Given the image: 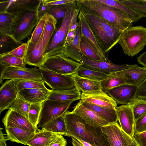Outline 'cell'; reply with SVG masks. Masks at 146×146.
Listing matches in <instances>:
<instances>
[{"instance_id":"f1b7e54d","label":"cell","mask_w":146,"mask_h":146,"mask_svg":"<svg viewBox=\"0 0 146 146\" xmlns=\"http://www.w3.org/2000/svg\"><path fill=\"white\" fill-rule=\"evenodd\" d=\"M70 3L53 6L44 5L41 3L38 11L39 19L47 13L53 17L57 21L62 20L66 15Z\"/></svg>"},{"instance_id":"f35d334b","label":"cell","mask_w":146,"mask_h":146,"mask_svg":"<svg viewBox=\"0 0 146 146\" xmlns=\"http://www.w3.org/2000/svg\"><path fill=\"white\" fill-rule=\"evenodd\" d=\"M31 104L26 101L19 95L9 108L29 119V113Z\"/></svg>"},{"instance_id":"e0dca14e","label":"cell","mask_w":146,"mask_h":146,"mask_svg":"<svg viewBox=\"0 0 146 146\" xmlns=\"http://www.w3.org/2000/svg\"><path fill=\"white\" fill-rule=\"evenodd\" d=\"M110 75L121 78L125 84L139 87L146 78V68L137 66Z\"/></svg>"},{"instance_id":"8fae6325","label":"cell","mask_w":146,"mask_h":146,"mask_svg":"<svg viewBox=\"0 0 146 146\" xmlns=\"http://www.w3.org/2000/svg\"><path fill=\"white\" fill-rule=\"evenodd\" d=\"M110 146H134V139L125 133L117 122L102 127Z\"/></svg>"},{"instance_id":"ac0fdd59","label":"cell","mask_w":146,"mask_h":146,"mask_svg":"<svg viewBox=\"0 0 146 146\" xmlns=\"http://www.w3.org/2000/svg\"><path fill=\"white\" fill-rule=\"evenodd\" d=\"M19 95L18 92L13 80H8L0 89V113L9 109Z\"/></svg>"},{"instance_id":"9c48e42d","label":"cell","mask_w":146,"mask_h":146,"mask_svg":"<svg viewBox=\"0 0 146 146\" xmlns=\"http://www.w3.org/2000/svg\"><path fill=\"white\" fill-rule=\"evenodd\" d=\"M75 100L61 101L47 100L42 103L37 128H42L53 120L64 115Z\"/></svg>"},{"instance_id":"277c9868","label":"cell","mask_w":146,"mask_h":146,"mask_svg":"<svg viewBox=\"0 0 146 146\" xmlns=\"http://www.w3.org/2000/svg\"><path fill=\"white\" fill-rule=\"evenodd\" d=\"M84 15L103 51L107 52L117 44L123 32L97 16Z\"/></svg>"},{"instance_id":"ffe728a7","label":"cell","mask_w":146,"mask_h":146,"mask_svg":"<svg viewBox=\"0 0 146 146\" xmlns=\"http://www.w3.org/2000/svg\"><path fill=\"white\" fill-rule=\"evenodd\" d=\"M80 99L88 103L96 106L109 107H117L116 102L103 91L98 93H81Z\"/></svg>"},{"instance_id":"7402d4cb","label":"cell","mask_w":146,"mask_h":146,"mask_svg":"<svg viewBox=\"0 0 146 146\" xmlns=\"http://www.w3.org/2000/svg\"><path fill=\"white\" fill-rule=\"evenodd\" d=\"M81 36V25L79 21L74 38L71 43L65 45L63 53L67 57L81 64L83 55L80 48Z\"/></svg>"},{"instance_id":"d590c367","label":"cell","mask_w":146,"mask_h":146,"mask_svg":"<svg viewBox=\"0 0 146 146\" xmlns=\"http://www.w3.org/2000/svg\"><path fill=\"white\" fill-rule=\"evenodd\" d=\"M83 78L97 81H101L106 79L110 75L85 68L81 65L76 73Z\"/></svg>"},{"instance_id":"4dcf8cb0","label":"cell","mask_w":146,"mask_h":146,"mask_svg":"<svg viewBox=\"0 0 146 146\" xmlns=\"http://www.w3.org/2000/svg\"><path fill=\"white\" fill-rule=\"evenodd\" d=\"M81 92L75 87L70 89L54 91L51 90L48 100L61 101L80 99Z\"/></svg>"},{"instance_id":"e575fe53","label":"cell","mask_w":146,"mask_h":146,"mask_svg":"<svg viewBox=\"0 0 146 146\" xmlns=\"http://www.w3.org/2000/svg\"><path fill=\"white\" fill-rule=\"evenodd\" d=\"M13 36L0 33V54L7 53L23 44Z\"/></svg>"},{"instance_id":"1f68e13d","label":"cell","mask_w":146,"mask_h":146,"mask_svg":"<svg viewBox=\"0 0 146 146\" xmlns=\"http://www.w3.org/2000/svg\"><path fill=\"white\" fill-rule=\"evenodd\" d=\"M80 48L84 56L96 61H102L94 44L89 39L81 35Z\"/></svg>"},{"instance_id":"7bdbcfd3","label":"cell","mask_w":146,"mask_h":146,"mask_svg":"<svg viewBox=\"0 0 146 146\" xmlns=\"http://www.w3.org/2000/svg\"><path fill=\"white\" fill-rule=\"evenodd\" d=\"M101 81V85L103 91L108 90L121 85L125 84L121 78L111 75Z\"/></svg>"},{"instance_id":"7c38bea8","label":"cell","mask_w":146,"mask_h":146,"mask_svg":"<svg viewBox=\"0 0 146 146\" xmlns=\"http://www.w3.org/2000/svg\"><path fill=\"white\" fill-rule=\"evenodd\" d=\"M81 60V64L83 67L109 75L138 66L137 64H117L108 59L107 61H97L90 59L84 55Z\"/></svg>"},{"instance_id":"7a4b0ae2","label":"cell","mask_w":146,"mask_h":146,"mask_svg":"<svg viewBox=\"0 0 146 146\" xmlns=\"http://www.w3.org/2000/svg\"><path fill=\"white\" fill-rule=\"evenodd\" d=\"M68 137L83 141L94 146H110L101 129L92 125L72 111L64 115Z\"/></svg>"},{"instance_id":"603a6c76","label":"cell","mask_w":146,"mask_h":146,"mask_svg":"<svg viewBox=\"0 0 146 146\" xmlns=\"http://www.w3.org/2000/svg\"><path fill=\"white\" fill-rule=\"evenodd\" d=\"M51 90L46 88L24 90L19 95L26 101L32 104L42 103L48 99Z\"/></svg>"},{"instance_id":"ba28073f","label":"cell","mask_w":146,"mask_h":146,"mask_svg":"<svg viewBox=\"0 0 146 146\" xmlns=\"http://www.w3.org/2000/svg\"><path fill=\"white\" fill-rule=\"evenodd\" d=\"M38 10H29L17 15L16 25L13 34L17 41H22L31 35L32 31L39 20Z\"/></svg>"},{"instance_id":"52a82bcc","label":"cell","mask_w":146,"mask_h":146,"mask_svg":"<svg viewBox=\"0 0 146 146\" xmlns=\"http://www.w3.org/2000/svg\"><path fill=\"white\" fill-rule=\"evenodd\" d=\"M82 65L66 56L63 53L46 58L39 68H43L54 72L72 76L76 73Z\"/></svg>"},{"instance_id":"44dd1931","label":"cell","mask_w":146,"mask_h":146,"mask_svg":"<svg viewBox=\"0 0 146 146\" xmlns=\"http://www.w3.org/2000/svg\"><path fill=\"white\" fill-rule=\"evenodd\" d=\"M42 0H9L6 11L16 15L29 10H38Z\"/></svg>"},{"instance_id":"ab89813d","label":"cell","mask_w":146,"mask_h":146,"mask_svg":"<svg viewBox=\"0 0 146 146\" xmlns=\"http://www.w3.org/2000/svg\"><path fill=\"white\" fill-rule=\"evenodd\" d=\"M47 16V13H46L39 19L37 25L32 33L31 38H29L27 42V43L35 44L38 42L45 28Z\"/></svg>"},{"instance_id":"f546056e","label":"cell","mask_w":146,"mask_h":146,"mask_svg":"<svg viewBox=\"0 0 146 146\" xmlns=\"http://www.w3.org/2000/svg\"><path fill=\"white\" fill-rule=\"evenodd\" d=\"M17 17L6 11L0 12V33L13 37Z\"/></svg>"},{"instance_id":"681fc988","label":"cell","mask_w":146,"mask_h":146,"mask_svg":"<svg viewBox=\"0 0 146 146\" xmlns=\"http://www.w3.org/2000/svg\"><path fill=\"white\" fill-rule=\"evenodd\" d=\"M137 97L146 99V78L138 87Z\"/></svg>"},{"instance_id":"b9f144b4","label":"cell","mask_w":146,"mask_h":146,"mask_svg":"<svg viewBox=\"0 0 146 146\" xmlns=\"http://www.w3.org/2000/svg\"><path fill=\"white\" fill-rule=\"evenodd\" d=\"M100 3L107 5L121 10L131 15L136 22L142 18L139 15L125 5L119 2L118 0H97Z\"/></svg>"},{"instance_id":"4316f807","label":"cell","mask_w":146,"mask_h":146,"mask_svg":"<svg viewBox=\"0 0 146 146\" xmlns=\"http://www.w3.org/2000/svg\"><path fill=\"white\" fill-rule=\"evenodd\" d=\"M58 134L38 128L34 135L27 142L29 146H49Z\"/></svg>"},{"instance_id":"c3c4849f","label":"cell","mask_w":146,"mask_h":146,"mask_svg":"<svg viewBox=\"0 0 146 146\" xmlns=\"http://www.w3.org/2000/svg\"><path fill=\"white\" fill-rule=\"evenodd\" d=\"M74 1L75 0H42V3L44 5L53 6L68 3L72 2Z\"/></svg>"},{"instance_id":"5bb4252c","label":"cell","mask_w":146,"mask_h":146,"mask_svg":"<svg viewBox=\"0 0 146 146\" xmlns=\"http://www.w3.org/2000/svg\"><path fill=\"white\" fill-rule=\"evenodd\" d=\"M138 86L125 84L104 91L117 104L129 105L137 97Z\"/></svg>"},{"instance_id":"816d5d0a","label":"cell","mask_w":146,"mask_h":146,"mask_svg":"<svg viewBox=\"0 0 146 146\" xmlns=\"http://www.w3.org/2000/svg\"><path fill=\"white\" fill-rule=\"evenodd\" d=\"M76 29L72 31H69L66 38L65 45L71 43L75 35Z\"/></svg>"},{"instance_id":"9a60e30c","label":"cell","mask_w":146,"mask_h":146,"mask_svg":"<svg viewBox=\"0 0 146 146\" xmlns=\"http://www.w3.org/2000/svg\"><path fill=\"white\" fill-rule=\"evenodd\" d=\"M116 109L121 128L133 138L135 120L131 106L129 105H122L117 106Z\"/></svg>"},{"instance_id":"74e56055","label":"cell","mask_w":146,"mask_h":146,"mask_svg":"<svg viewBox=\"0 0 146 146\" xmlns=\"http://www.w3.org/2000/svg\"><path fill=\"white\" fill-rule=\"evenodd\" d=\"M140 15L142 18H146V0H118Z\"/></svg>"},{"instance_id":"9f6ffc18","label":"cell","mask_w":146,"mask_h":146,"mask_svg":"<svg viewBox=\"0 0 146 146\" xmlns=\"http://www.w3.org/2000/svg\"><path fill=\"white\" fill-rule=\"evenodd\" d=\"M79 141L82 143L85 146H94L82 140H78Z\"/></svg>"},{"instance_id":"f5cc1de1","label":"cell","mask_w":146,"mask_h":146,"mask_svg":"<svg viewBox=\"0 0 146 146\" xmlns=\"http://www.w3.org/2000/svg\"><path fill=\"white\" fill-rule=\"evenodd\" d=\"M138 62L146 68V51L137 58Z\"/></svg>"},{"instance_id":"db71d44e","label":"cell","mask_w":146,"mask_h":146,"mask_svg":"<svg viewBox=\"0 0 146 146\" xmlns=\"http://www.w3.org/2000/svg\"><path fill=\"white\" fill-rule=\"evenodd\" d=\"M3 128H0V146H7L6 141L7 140L6 139L5 135L2 131Z\"/></svg>"},{"instance_id":"6f0895ef","label":"cell","mask_w":146,"mask_h":146,"mask_svg":"<svg viewBox=\"0 0 146 146\" xmlns=\"http://www.w3.org/2000/svg\"><path fill=\"white\" fill-rule=\"evenodd\" d=\"M134 146H139L134 139Z\"/></svg>"},{"instance_id":"bcb514c9","label":"cell","mask_w":146,"mask_h":146,"mask_svg":"<svg viewBox=\"0 0 146 146\" xmlns=\"http://www.w3.org/2000/svg\"><path fill=\"white\" fill-rule=\"evenodd\" d=\"M27 48V43H23L21 45L18 47L11 51L6 54L24 60Z\"/></svg>"},{"instance_id":"4fadbf2b","label":"cell","mask_w":146,"mask_h":146,"mask_svg":"<svg viewBox=\"0 0 146 146\" xmlns=\"http://www.w3.org/2000/svg\"><path fill=\"white\" fill-rule=\"evenodd\" d=\"M4 79L42 80V78L39 69L36 67L29 68L11 67L0 74L1 84Z\"/></svg>"},{"instance_id":"484cf974","label":"cell","mask_w":146,"mask_h":146,"mask_svg":"<svg viewBox=\"0 0 146 146\" xmlns=\"http://www.w3.org/2000/svg\"><path fill=\"white\" fill-rule=\"evenodd\" d=\"M79 21L81 25V35L89 39L94 44L101 57L102 61H107L108 59L106 53L102 49L97 40L84 15L79 12L78 16Z\"/></svg>"},{"instance_id":"8992f818","label":"cell","mask_w":146,"mask_h":146,"mask_svg":"<svg viewBox=\"0 0 146 146\" xmlns=\"http://www.w3.org/2000/svg\"><path fill=\"white\" fill-rule=\"evenodd\" d=\"M77 8L76 0L70 3L66 15L62 20L60 27L56 30L50 39L45 60L50 56L63 52L72 20Z\"/></svg>"},{"instance_id":"f6af8a7d","label":"cell","mask_w":146,"mask_h":146,"mask_svg":"<svg viewBox=\"0 0 146 146\" xmlns=\"http://www.w3.org/2000/svg\"><path fill=\"white\" fill-rule=\"evenodd\" d=\"M146 131V113L135 121L134 133Z\"/></svg>"},{"instance_id":"30bf717a","label":"cell","mask_w":146,"mask_h":146,"mask_svg":"<svg viewBox=\"0 0 146 146\" xmlns=\"http://www.w3.org/2000/svg\"><path fill=\"white\" fill-rule=\"evenodd\" d=\"M39 69L43 80L53 90H63L75 87L72 76L58 74L41 68Z\"/></svg>"},{"instance_id":"d6986e66","label":"cell","mask_w":146,"mask_h":146,"mask_svg":"<svg viewBox=\"0 0 146 146\" xmlns=\"http://www.w3.org/2000/svg\"><path fill=\"white\" fill-rule=\"evenodd\" d=\"M72 111L92 125L101 127L110 124L94 111L83 106L80 101L73 107Z\"/></svg>"},{"instance_id":"7dc6e473","label":"cell","mask_w":146,"mask_h":146,"mask_svg":"<svg viewBox=\"0 0 146 146\" xmlns=\"http://www.w3.org/2000/svg\"><path fill=\"white\" fill-rule=\"evenodd\" d=\"M133 138L139 146H146V131L134 133Z\"/></svg>"},{"instance_id":"f907efd6","label":"cell","mask_w":146,"mask_h":146,"mask_svg":"<svg viewBox=\"0 0 146 146\" xmlns=\"http://www.w3.org/2000/svg\"><path fill=\"white\" fill-rule=\"evenodd\" d=\"M67 143L66 140L62 135H59L57 138L49 146H66Z\"/></svg>"},{"instance_id":"d4e9b609","label":"cell","mask_w":146,"mask_h":146,"mask_svg":"<svg viewBox=\"0 0 146 146\" xmlns=\"http://www.w3.org/2000/svg\"><path fill=\"white\" fill-rule=\"evenodd\" d=\"M5 128L7 141L24 145H27L28 141L33 137L35 133L17 127H9Z\"/></svg>"},{"instance_id":"6da1fadb","label":"cell","mask_w":146,"mask_h":146,"mask_svg":"<svg viewBox=\"0 0 146 146\" xmlns=\"http://www.w3.org/2000/svg\"><path fill=\"white\" fill-rule=\"evenodd\" d=\"M79 12L84 15L97 16L123 32L135 23L130 15L119 9L107 5L97 0H76Z\"/></svg>"},{"instance_id":"d6a6232c","label":"cell","mask_w":146,"mask_h":146,"mask_svg":"<svg viewBox=\"0 0 146 146\" xmlns=\"http://www.w3.org/2000/svg\"><path fill=\"white\" fill-rule=\"evenodd\" d=\"M42 128L45 130L54 133L68 136L64 115L53 120Z\"/></svg>"},{"instance_id":"11a10c76","label":"cell","mask_w":146,"mask_h":146,"mask_svg":"<svg viewBox=\"0 0 146 146\" xmlns=\"http://www.w3.org/2000/svg\"><path fill=\"white\" fill-rule=\"evenodd\" d=\"M72 143L73 146H85L78 139L71 137Z\"/></svg>"},{"instance_id":"3957f363","label":"cell","mask_w":146,"mask_h":146,"mask_svg":"<svg viewBox=\"0 0 146 146\" xmlns=\"http://www.w3.org/2000/svg\"><path fill=\"white\" fill-rule=\"evenodd\" d=\"M57 20L47 14L45 28L38 42L35 44L27 42V48L24 58L26 64L39 68L45 60L48 45L56 30Z\"/></svg>"},{"instance_id":"83f0119b","label":"cell","mask_w":146,"mask_h":146,"mask_svg":"<svg viewBox=\"0 0 146 146\" xmlns=\"http://www.w3.org/2000/svg\"><path fill=\"white\" fill-rule=\"evenodd\" d=\"M84 106L93 110L110 124L117 122L118 118L116 108L100 106L94 105L80 100Z\"/></svg>"},{"instance_id":"5b68a950","label":"cell","mask_w":146,"mask_h":146,"mask_svg":"<svg viewBox=\"0 0 146 146\" xmlns=\"http://www.w3.org/2000/svg\"><path fill=\"white\" fill-rule=\"evenodd\" d=\"M117 44L121 46L125 55L135 56L146 45V28L137 26L127 29L123 31Z\"/></svg>"},{"instance_id":"8d00e7d4","label":"cell","mask_w":146,"mask_h":146,"mask_svg":"<svg viewBox=\"0 0 146 146\" xmlns=\"http://www.w3.org/2000/svg\"><path fill=\"white\" fill-rule=\"evenodd\" d=\"M13 80L18 93L28 89L46 88L42 80Z\"/></svg>"},{"instance_id":"cb8c5ba5","label":"cell","mask_w":146,"mask_h":146,"mask_svg":"<svg viewBox=\"0 0 146 146\" xmlns=\"http://www.w3.org/2000/svg\"><path fill=\"white\" fill-rule=\"evenodd\" d=\"M75 87L82 93H92L103 91L101 81L90 80L78 76L76 73L72 76Z\"/></svg>"},{"instance_id":"836d02e7","label":"cell","mask_w":146,"mask_h":146,"mask_svg":"<svg viewBox=\"0 0 146 146\" xmlns=\"http://www.w3.org/2000/svg\"><path fill=\"white\" fill-rule=\"evenodd\" d=\"M24 60L7 54H0V74L11 67L25 68Z\"/></svg>"},{"instance_id":"2e32d148","label":"cell","mask_w":146,"mask_h":146,"mask_svg":"<svg viewBox=\"0 0 146 146\" xmlns=\"http://www.w3.org/2000/svg\"><path fill=\"white\" fill-rule=\"evenodd\" d=\"M2 121L5 128L17 127L25 130L35 133L38 129L29 119L17 112L9 109L3 117Z\"/></svg>"},{"instance_id":"ee69618b","label":"cell","mask_w":146,"mask_h":146,"mask_svg":"<svg viewBox=\"0 0 146 146\" xmlns=\"http://www.w3.org/2000/svg\"><path fill=\"white\" fill-rule=\"evenodd\" d=\"M42 103L31 104L29 110V119L36 128L39 123Z\"/></svg>"},{"instance_id":"60d3db41","label":"cell","mask_w":146,"mask_h":146,"mask_svg":"<svg viewBox=\"0 0 146 146\" xmlns=\"http://www.w3.org/2000/svg\"><path fill=\"white\" fill-rule=\"evenodd\" d=\"M129 105L132 109L135 121L146 113V99L136 97Z\"/></svg>"}]
</instances>
